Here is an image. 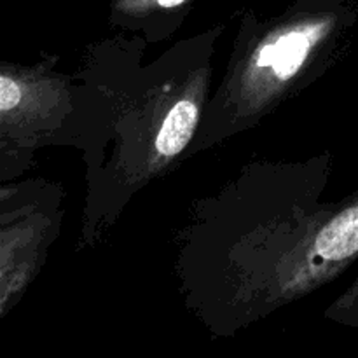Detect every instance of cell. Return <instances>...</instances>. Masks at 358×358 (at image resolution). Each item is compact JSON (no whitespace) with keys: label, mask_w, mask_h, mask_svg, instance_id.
<instances>
[{"label":"cell","mask_w":358,"mask_h":358,"mask_svg":"<svg viewBox=\"0 0 358 358\" xmlns=\"http://www.w3.org/2000/svg\"><path fill=\"white\" fill-rule=\"evenodd\" d=\"M317 252L331 261H341L358 252V206L345 210L322 229Z\"/></svg>","instance_id":"6da1fadb"},{"label":"cell","mask_w":358,"mask_h":358,"mask_svg":"<svg viewBox=\"0 0 358 358\" xmlns=\"http://www.w3.org/2000/svg\"><path fill=\"white\" fill-rule=\"evenodd\" d=\"M310 41L303 34H289L280 38L276 44L266 45L257 59L259 66H273L276 76L282 79L290 77L303 65L308 55Z\"/></svg>","instance_id":"3957f363"},{"label":"cell","mask_w":358,"mask_h":358,"mask_svg":"<svg viewBox=\"0 0 358 358\" xmlns=\"http://www.w3.org/2000/svg\"><path fill=\"white\" fill-rule=\"evenodd\" d=\"M182 0H159V3L163 7H173V6H177V3H180Z\"/></svg>","instance_id":"5b68a950"},{"label":"cell","mask_w":358,"mask_h":358,"mask_svg":"<svg viewBox=\"0 0 358 358\" xmlns=\"http://www.w3.org/2000/svg\"><path fill=\"white\" fill-rule=\"evenodd\" d=\"M20 96L21 94L17 84L10 80L9 77H0V108L3 112L10 110V108L17 105Z\"/></svg>","instance_id":"277c9868"},{"label":"cell","mask_w":358,"mask_h":358,"mask_svg":"<svg viewBox=\"0 0 358 358\" xmlns=\"http://www.w3.org/2000/svg\"><path fill=\"white\" fill-rule=\"evenodd\" d=\"M198 108L192 101H178L168 117L164 119L161 131L157 135L156 147L163 156H175L182 152L187 142L191 140L192 131L196 128Z\"/></svg>","instance_id":"7a4b0ae2"}]
</instances>
